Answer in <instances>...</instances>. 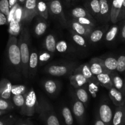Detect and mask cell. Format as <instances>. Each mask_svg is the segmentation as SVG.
Listing matches in <instances>:
<instances>
[{"label": "cell", "instance_id": "cell-26", "mask_svg": "<svg viewBox=\"0 0 125 125\" xmlns=\"http://www.w3.org/2000/svg\"><path fill=\"white\" fill-rule=\"evenodd\" d=\"M110 73H103L96 76V78L97 79L99 84L101 85V86L106 88L108 90L113 87V84H112V79H111V76H110Z\"/></svg>", "mask_w": 125, "mask_h": 125}, {"label": "cell", "instance_id": "cell-39", "mask_svg": "<svg viewBox=\"0 0 125 125\" xmlns=\"http://www.w3.org/2000/svg\"><path fill=\"white\" fill-rule=\"evenodd\" d=\"M18 120L16 116L13 115H6L0 118V125H14Z\"/></svg>", "mask_w": 125, "mask_h": 125}, {"label": "cell", "instance_id": "cell-7", "mask_svg": "<svg viewBox=\"0 0 125 125\" xmlns=\"http://www.w3.org/2000/svg\"><path fill=\"white\" fill-rule=\"evenodd\" d=\"M72 112L79 125H85V106L74 96L72 101Z\"/></svg>", "mask_w": 125, "mask_h": 125}, {"label": "cell", "instance_id": "cell-9", "mask_svg": "<svg viewBox=\"0 0 125 125\" xmlns=\"http://www.w3.org/2000/svg\"><path fill=\"white\" fill-rule=\"evenodd\" d=\"M113 114L112 108L107 103L103 102L100 104L99 106L98 117L105 125H112Z\"/></svg>", "mask_w": 125, "mask_h": 125}, {"label": "cell", "instance_id": "cell-43", "mask_svg": "<svg viewBox=\"0 0 125 125\" xmlns=\"http://www.w3.org/2000/svg\"><path fill=\"white\" fill-rule=\"evenodd\" d=\"M51 54L50 52L47 51H43L39 53V62L40 64L48 62L51 59Z\"/></svg>", "mask_w": 125, "mask_h": 125}, {"label": "cell", "instance_id": "cell-3", "mask_svg": "<svg viewBox=\"0 0 125 125\" xmlns=\"http://www.w3.org/2000/svg\"><path fill=\"white\" fill-rule=\"evenodd\" d=\"M36 113L39 114L40 119L45 125H61L59 120L52 105L46 98L40 96L38 100Z\"/></svg>", "mask_w": 125, "mask_h": 125}, {"label": "cell", "instance_id": "cell-38", "mask_svg": "<svg viewBox=\"0 0 125 125\" xmlns=\"http://www.w3.org/2000/svg\"><path fill=\"white\" fill-rule=\"evenodd\" d=\"M76 21L79 22L81 24H83L84 26H86L88 27H91V28H95L96 27V21L94 19V17H83V18H76Z\"/></svg>", "mask_w": 125, "mask_h": 125}, {"label": "cell", "instance_id": "cell-10", "mask_svg": "<svg viewBox=\"0 0 125 125\" xmlns=\"http://www.w3.org/2000/svg\"><path fill=\"white\" fill-rule=\"evenodd\" d=\"M67 25H68L72 32H74L76 34L83 35L86 38L90 34L92 31L94 29L91 27H88L83 25L74 19L70 20V21H67Z\"/></svg>", "mask_w": 125, "mask_h": 125}, {"label": "cell", "instance_id": "cell-12", "mask_svg": "<svg viewBox=\"0 0 125 125\" xmlns=\"http://www.w3.org/2000/svg\"><path fill=\"white\" fill-rule=\"evenodd\" d=\"M100 4V12L99 20L103 23H107L111 21V7L108 0H99Z\"/></svg>", "mask_w": 125, "mask_h": 125}, {"label": "cell", "instance_id": "cell-17", "mask_svg": "<svg viewBox=\"0 0 125 125\" xmlns=\"http://www.w3.org/2000/svg\"><path fill=\"white\" fill-rule=\"evenodd\" d=\"M73 72H76V73H81V74H83L87 79H88L89 81L99 84L96 76H94V74H93V73H92L88 63H84V64H82L81 65L78 66V67L75 68V70H74ZM99 85H100V84H99Z\"/></svg>", "mask_w": 125, "mask_h": 125}, {"label": "cell", "instance_id": "cell-1", "mask_svg": "<svg viewBox=\"0 0 125 125\" xmlns=\"http://www.w3.org/2000/svg\"><path fill=\"white\" fill-rule=\"evenodd\" d=\"M18 43L21 62V73L25 78H28L29 76L28 63L31 52V36L29 29L26 26L22 27Z\"/></svg>", "mask_w": 125, "mask_h": 125}, {"label": "cell", "instance_id": "cell-11", "mask_svg": "<svg viewBox=\"0 0 125 125\" xmlns=\"http://www.w3.org/2000/svg\"><path fill=\"white\" fill-rule=\"evenodd\" d=\"M88 64H89L92 73L95 76H97L98 74H100L103 73H110L111 72H112L105 68L103 63L102 59L100 57H94V58L91 59Z\"/></svg>", "mask_w": 125, "mask_h": 125}, {"label": "cell", "instance_id": "cell-49", "mask_svg": "<svg viewBox=\"0 0 125 125\" xmlns=\"http://www.w3.org/2000/svg\"><path fill=\"white\" fill-rule=\"evenodd\" d=\"M7 23V17L0 11V26L4 25Z\"/></svg>", "mask_w": 125, "mask_h": 125}, {"label": "cell", "instance_id": "cell-53", "mask_svg": "<svg viewBox=\"0 0 125 125\" xmlns=\"http://www.w3.org/2000/svg\"><path fill=\"white\" fill-rule=\"evenodd\" d=\"M26 1V0H18V3L20 4L21 5H21H23L24 4V2H25Z\"/></svg>", "mask_w": 125, "mask_h": 125}, {"label": "cell", "instance_id": "cell-4", "mask_svg": "<svg viewBox=\"0 0 125 125\" xmlns=\"http://www.w3.org/2000/svg\"><path fill=\"white\" fill-rule=\"evenodd\" d=\"M78 67L76 62H68L63 63H53L46 66L44 69L46 73L52 76H63L70 75Z\"/></svg>", "mask_w": 125, "mask_h": 125}, {"label": "cell", "instance_id": "cell-32", "mask_svg": "<svg viewBox=\"0 0 125 125\" xmlns=\"http://www.w3.org/2000/svg\"><path fill=\"white\" fill-rule=\"evenodd\" d=\"M22 25L21 23L16 21L13 18L10 21L9 23V35H13V36L17 37L20 35L21 31Z\"/></svg>", "mask_w": 125, "mask_h": 125}, {"label": "cell", "instance_id": "cell-28", "mask_svg": "<svg viewBox=\"0 0 125 125\" xmlns=\"http://www.w3.org/2000/svg\"><path fill=\"white\" fill-rule=\"evenodd\" d=\"M120 27L117 24H114L111 26L105 33L104 39L107 42H112L114 41L117 37L120 32Z\"/></svg>", "mask_w": 125, "mask_h": 125}, {"label": "cell", "instance_id": "cell-47", "mask_svg": "<svg viewBox=\"0 0 125 125\" xmlns=\"http://www.w3.org/2000/svg\"><path fill=\"white\" fill-rule=\"evenodd\" d=\"M120 38L122 41H125V20L120 28Z\"/></svg>", "mask_w": 125, "mask_h": 125}, {"label": "cell", "instance_id": "cell-58", "mask_svg": "<svg viewBox=\"0 0 125 125\" xmlns=\"http://www.w3.org/2000/svg\"></svg>", "mask_w": 125, "mask_h": 125}, {"label": "cell", "instance_id": "cell-54", "mask_svg": "<svg viewBox=\"0 0 125 125\" xmlns=\"http://www.w3.org/2000/svg\"><path fill=\"white\" fill-rule=\"evenodd\" d=\"M123 95H124V96H125V81H124V90H123Z\"/></svg>", "mask_w": 125, "mask_h": 125}, {"label": "cell", "instance_id": "cell-36", "mask_svg": "<svg viewBox=\"0 0 125 125\" xmlns=\"http://www.w3.org/2000/svg\"><path fill=\"white\" fill-rule=\"evenodd\" d=\"M11 100H12L11 101L13 103L15 107L20 110L24 105V100H25V94L24 95H12Z\"/></svg>", "mask_w": 125, "mask_h": 125}, {"label": "cell", "instance_id": "cell-30", "mask_svg": "<svg viewBox=\"0 0 125 125\" xmlns=\"http://www.w3.org/2000/svg\"><path fill=\"white\" fill-rule=\"evenodd\" d=\"M70 15L73 19L83 17H90L92 18V15L85 8L83 7H76L71 10Z\"/></svg>", "mask_w": 125, "mask_h": 125}, {"label": "cell", "instance_id": "cell-22", "mask_svg": "<svg viewBox=\"0 0 125 125\" xmlns=\"http://www.w3.org/2000/svg\"><path fill=\"white\" fill-rule=\"evenodd\" d=\"M125 108L124 106L116 107L113 114L111 125H125Z\"/></svg>", "mask_w": 125, "mask_h": 125}, {"label": "cell", "instance_id": "cell-14", "mask_svg": "<svg viewBox=\"0 0 125 125\" xmlns=\"http://www.w3.org/2000/svg\"><path fill=\"white\" fill-rule=\"evenodd\" d=\"M43 87L50 96H54L57 94L61 88L59 81L53 79H45L43 81Z\"/></svg>", "mask_w": 125, "mask_h": 125}, {"label": "cell", "instance_id": "cell-48", "mask_svg": "<svg viewBox=\"0 0 125 125\" xmlns=\"http://www.w3.org/2000/svg\"><path fill=\"white\" fill-rule=\"evenodd\" d=\"M125 19V0H123V4H122V10H121L120 15L118 18V22L121 20Z\"/></svg>", "mask_w": 125, "mask_h": 125}, {"label": "cell", "instance_id": "cell-6", "mask_svg": "<svg viewBox=\"0 0 125 125\" xmlns=\"http://www.w3.org/2000/svg\"><path fill=\"white\" fill-rule=\"evenodd\" d=\"M49 13L58 20L63 26L67 25V20L63 12V7L59 0H51L48 4Z\"/></svg>", "mask_w": 125, "mask_h": 125}, {"label": "cell", "instance_id": "cell-42", "mask_svg": "<svg viewBox=\"0 0 125 125\" xmlns=\"http://www.w3.org/2000/svg\"><path fill=\"white\" fill-rule=\"evenodd\" d=\"M117 63V70L120 73H123L125 71V55H120L118 57Z\"/></svg>", "mask_w": 125, "mask_h": 125}, {"label": "cell", "instance_id": "cell-15", "mask_svg": "<svg viewBox=\"0 0 125 125\" xmlns=\"http://www.w3.org/2000/svg\"><path fill=\"white\" fill-rule=\"evenodd\" d=\"M123 4V0H112L111 7V21L114 24L118 22Z\"/></svg>", "mask_w": 125, "mask_h": 125}, {"label": "cell", "instance_id": "cell-33", "mask_svg": "<svg viewBox=\"0 0 125 125\" xmlns=\"http://www.w3.org/2000/svg\"><path fill=\"white\" fill-rule=\"evenodd\" d=\"M104 66L110 72H115L117 70V59L114 57L109 56L104 59H102Z\"/></svg>", "mask_w": 125, "mask_h": 125}, {"label": "cell", "instance_id": "cell-16", "mask_svg": "<svg viewBox=\"0 0 125 125\" xmlns=\"http://www.w3.org/2000/svg\"><path fill=\"white\" fill-rule=\"evenodd\" d=\"M39 63V54L35 50H32L30 52L29 63H28L29 76L34 77L35 75Z\"/></svg>", "mask_w": 125, "mask_h": 125}, {"label": "cell", "instance_id": "cell-18", "mask_svg": "<svg viewBox=\"0 0 125 125\" xmlns=\"http://www.w3.org/2000/svg\"><path fill=\"white\" fill-rule=\"evenodd\" d=\"M109 95L115 106L117 107L124 106V95L122 92L112 87V88L109 89Z\"/></svg>", "mask_w": 125, "mask_h": 125}, {"label": "cell", "instance_id": "cell-31", "mask_svg": "<svg viewBox=\"0 0 125 125\" xmlns=\"http://www.w3.org/2000/svg\"><path fill=\"white\" fill-rule=\"evenodd\" d=\"M37 10L38 15L47 20L49 17V10L48 4L42 0H39L37 2Z\"/></svg>", "mask_w": 125, "mask_h": 125}, {"label": "cell", "instance_id": "cell-50", "mask_svg": "<svg viewBox=\"0 0 125 125\" xmlns=\"http://www.w3.org/2000/svg\"><path fill=\"white\" fill-rule=\"evenodd\" d=\"M94 125H105L104 123L98 118V117H97L95 119V122H94Z\"/></svg>", "mask_w": 125, "mask_h": 125}, {"label": "cell", "instance_id": "cell-27", "mask_svg": "<svg viewBox=\"0 0 125 125\" xmlns=\"http://www.w3.org/2000/svg\"><path fill=\"white\" fill-rule=\"evenodd\" d=\"M39 19L37 21L35 26H34V32L37 37H40L43 35L46 32L48 27V23L45 19L39 16Z\"/></svg>", "mask_w": 125, "mask_h": 125}, {"label": "cell", "instance_id": "cell-21", "mask_svg": "<svg viewBox=\"0 0 125 125\" xmlns=\"http://www.w3.org/2000/svg\"><path fill=\"white\" fill-rule=\"evenodd\" d=\"M107 31V28H94L87 37L88 42L90 43H95L102 40Z\"/></svg>", "mask_w": 125, "mask_h": 125}, {"label": "cell", "instance_id": "cell-45", "mask_svg": "<svg viewBox=\"0 0 125 125\" xmlns=\"http://www.w3.org/2000/svg\"><path fill=\"white\" fill-rule=\"evenodd\" d=\"M98 85L99 84H96L95 83L89 82L88 85H87L88 87L89 90L91 93L92 95H93V97H95V96H96V94L98 92Z\"/></svg>", "mask_w": 125, "mask_h": 125}, {"label": "cell", "instance_id": "cell-34", "mask_svg": "<svg viewBox=\"0 0 125 125\" xmlns=\"http://www.w3.org/2000/svg\"><path fill=\"white\" fill-rule=\"evenodd\" d=\"M71 36L73 42L78 46L83 48H87L88 46V40L86 37L76 34L74 32H71Z\"/></svg>", "mask_w": 125, "mask_h": 125}, {"label": "cell", "instance_id": "cell-44", "mask_svg": "<svg viewBox=\"0 0 125 125\" xmlns=\"http://www.w3.org/2000/svg\"><path fill=\"white\" fill-rule=\"evenodd\" d=\"M9 10V0H0V11L7 17Z\"/></svg>", "mask_w": 125, "mask_h": 125}, {"label": "cell", "instance_id": "cell-23", "mask_svg": "<svg viewBox=\"0 0 125 125\" xmlns=\"http://www.w3.org/2000/svg\"><path fill=\"white\" fill-rule=\"evenodd\" d=\"M63 125H74V117L72 110L67 106H63L61 109Z\"/></svg>", "mask_w": 125, "mask_h": 125}, {"label": "cell", "instance_id": "cell-56", "mask_svg": "<svg viewBox=\"0 0 125 125\" xmlns=\"http://www.w3.org/2000/svg\"><path fill=\"white\" fill-rule=\"evenodd\" d=\"M124 99H125V103H124V107H125V96H124Z\"/></svg>", "mask_w": 125, "mask_h": 125}, {"label": "cell", "instance_id": "cell-35", "mask_svg": "<svg viewBox=\"0 0 125 125\" xmlns=\"http://www.w3.org/2000/svg\"><path fill=\"white\" fill-rule=\"evenodd\" d=\"M71 49L68 43L65 40H61L56 43V51L59 53H67L70 51Z\"/></svg>", "mask_w": 125, "mask_h": 125}, {"label": "cell", "instance_id": "cell-41", "mask_svg": "<svg viewBox=\"0 0 125 125\" xmlns=\"http://www.w3.org/2000/svg\"><path fill=\"white\" fill-rule=\"evenodd\" d=\"M23 7L20 4H18L15 11L14 15H13V18L20 23L23 24Z\"/></svg>", "mask_w": 125, "mask_h": 125}, {"label": "cell", "instance_id": "cell-19", "mask_svg": "<svg viewBox=\"0 0 125 125\" xmlns=\"http://www.w3.org/2000/svg\"><path fill=\"white\" fill-rule=\"evenodd\" d=\"M12 84L6 78H2L0 80V98L11 100V89Z\"/></svg>", "mask_w": 125, "mask_h": 125}, {"label": "cell", "instance_id": "cell-24", "mask_svg": "<svg viewBox=\"0 0 125 125\" xmlns=\"http://www.w3.org/2000/svg\"><path fill=\"white\" fill-rule=\"evenodd\" d=\"M57 40L53 34H50L45 37L43 43L44 48L46 51H48L51 54L56 52V46Z\"/></svg>", "mask_w": 125, "mask_h": 125}, {"label": "cell", "instance_id": "cell-20", "mask_svg": "<svg viewBox=\"0 0 125 125\" xmlns=\"http://www.w3.org/2000/svg\"><path fill=\"white\" fill-rule=\"evenodd\" d=\"M85 7L93 17L99 20L100 12V4L99 0H86Z\"/></svg>", "mask_w": 125, "mask_h": 125}, {"label": "cell", "instance_id": "cell-8", "mask_svg": "<svg viewBox=\"0 0 125 125\" xmlns=\"http://www.w3.org/2000/svg\"><path fill=\"white\" fill-rule=\"evenodd\" d=\"M37 0H26L23 4V23H29L34 17L38 16L37 10Z\"/></svg>", "mask_w": 125, "mask_h": 125}, {"label": "cell", "instance_id": "cell-13", "mask_svg": "<svg viewBox=\"0 0 125 125\" xmlns=\"http://www.w3.org/2000/svg\"><path fill=\"white\" fill-rule=\"evenodd\" d=\"M70 84L74 89H77L82 87H86L89 83L88 79H87L83 74L79 73L73 72L70 75Z\"/></svg>", "mask_w": 125, "mask_h": 125}, {"label": "cell", "instance_id": "cell-46", "mask_svg": "<svg viewBox=\"0 0 125 125\" xmlns=\"http://www.w3.org/2000/svg\"><path fill=\"white\" fill-rule=\"evenodd\" d=\"M14 125H34L31 120L27 119H18Z\"/></svg>", "mask_w": 125, "mask_h": 125}, {"label": "cell", "instance_id": "cell-25", "mask_svg": "<svg viewBox=\"0 0 125 125\" xmlns=\"http://www.w3.org/2000/svg\"><path fill=\"white\" fill-rule=\"evenodd\" d=\"M74 94H75V97L81 102L83 103L84 106L86 107L89 101V93L87 90L86 87H82L75 89Z\"/></svg>", "mask_w": 125, "mask_h": 125}, {"label": "cell", "instance_id": "cell-51", "mask_svg": "<svg viewBox=\"0 0 125 125\" xmlns=\"http://www.w3.org/2000/svg\"><path fill=\"white\" fill-rule=\"evenodd\" d=\"M18 0H9V8H12L18 2Z\"/></svg>", "mask_w": 125, "mask_h": 125}, {"label": "cell", "instance_id": "cell-55", "mask_svg": "<svg viewBox=\"0 0 125 125\" xmlns=\"http://www.w3.org/2000/svg\"><path fill=\"white\" fill-rule=\"evenodd\" d=\"M65 1H67V2H70V1H71V0H65Z\"/></svg>", "mask_w": 125, "mask_h": 125}, {"label": "cell", "instance_id": "cell-57", "mask_svg": "<svg viewBox=\"0 0 125 125\" xmlns=\"http://www.w3.org/2000/svg\"><path fill=\"white\" fill-rule=\"evenodd\" d=\"M46 1H51V0H46Z\"/></svg>", "mask_w": 125, "mask_h": 125}, {"label": "cell", "instance_id": "cell-52", "mask_svg": "<svg viewBox=\"0 0 125 125\" xmlns=\"http://www.w3.org/2000/svg\"><path fill=\"white\" fill-rule=\"evenodd\" d=\"M9 112L7 111H0V117L2 115H6Z\"/></svg>", "mask_w": 125, "mask_h": 125}, {"label": "cell", "instance_id": "cell-2", "mask_svg": "<svg viewBox=\"0 0 125 125\" xmlns=\"http://www.w3.org/2000/svg\"><path fill=\"white\" fill-rule=\"evenodd\" d=\"M6 57L10 67L17 73H21V62L17 37L9 35L6 47Z\"/></svg>", "mask_w": 125, "mask_h": 125}, {"label": "cell", "instance_id": "cell-29", "mask_svg": "<svg viewBox=\"0 0 125 125\" xmlns=\"http://www.w3.org/2000/svg\"><path fill=\"white\" fill-rule=\"evenodd\" d=\"M111 79H112V84L114 87L123 93L124 90V80L122 78V77L115 72H112L110 73Z\"/></svg>", "mask_w": 125, "mask_h": 125}, {"label": "cell", "instance_id": "cell-37", "mask_svg": "<svg viewBox=\"0 0 125 125\" xmlns=\"http://www.w3.org/2000/svg\"><path fill=\"white\" fill-rule=\"evenodd\" d=\"M14 108L15 106L11 100L0 98V111L10 112Z\"/></svg>", "mask_w": 125, "mask_h": 125}, {"label": "cell", "instance_id": "cell-40", "mask_svg": "<svg viewBox=\"0 0 125 125\" xmlns=\"http://www.w3.org/2000/svg\"><path fill=\"white\" fill-rule=\"evenodd\" d=\"M27 92H28V90H27L26 87L24 85H21V84L12 85V89H11V95H24Z\"/></svg>", "mask_w": 125, "mask_h": 125}, {"label": "cell", "instance_id": "cell-5", "mask_svg": "<svg viewBox=\"0 0 125 125\" xmlns=\"http://www.w3.org/2000/svg\"><path fill=\"white\" fill-rule=\"evenodd\" d=\"M37 96L34 91V88H31L25 94V100L22 108L20 110L21 115L26 117H32L36 113L37 108Z\"/></svg>", "mask_w": 125, "mask_h": 125}]
</instances>
